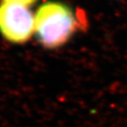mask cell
<instances>
[{"mask_svg":"<svg viewBox=\"0 0 127 127\" xmlns=\"http://www.w3.org/2000/svg\"><path fill=\"white\" fill-rule=\"evenodd\" d=\"M78 29V20L67 5L46 2L35 13L37 40L47 49H56L66 44Z\"/></svg>","mask_w":127,"mask_h":127,"instance_id":"1","label":"cell"},{"mask_svg":"<svg viewBox=\"0 0 127 127\" xmlns=\"http://www.w3.org/2000/svg\"><path fill=\"white\" fill-rule=\"evenodd\" d=\"M35 33V15L27 6L10 2L0 4V35L13 44H23Z\"/></svg>","mask_w":127,"mask_h":127,"instance_id":"2","label":"cell"},{"mask_svg":"<svg viewBox=\"0 0 127 127\" xmlns=\"http://www.w3.org/2000/svg\"><path fill=\"white\" fill-rule=\"evenodd\" d=\"M37 0H2V2H10V3H16V4L25 5V6H30L34 4Z\"/></svg>","mask_w":127,"mask_h":127,"instance_id":"3","label":"cell"}]
</instances>
